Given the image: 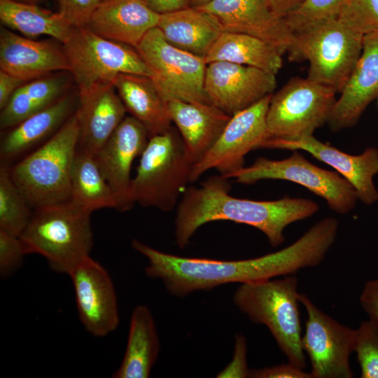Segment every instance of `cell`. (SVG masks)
<instances>
[{"label": "cell", "mask_w": 378, "mask_h": 378, "mask_svg": "<svg viewBox=\"0 0 378 378\" xmlns=\"http://www.w3.org/2000/svg\"><path fill=\"white\" fill-rule=\"evenodd\" d=\"M227 178L209 177L199 187L186 189L176 206L174 237L185 248L197 230L216 220H230L261 231L270 245L277 247L285 240L284 232L290 224L309 218L319 209L310 199L285 197L272 201L241 199L230 195Z\"/></svg>", "instance_id": "obj_1"}, {"label": "cell", "mask_w": 378, "mask_h": 378, "mask_svg": "<svg viewBox=\"0 0 378 378\" xmlns=\"http://www.w3.org/2000/svg\"><path fill=\"white\" fill-rule=\"evenodd\" d=\"M132 246L147 259L146 275L160 280L167 292L176 298L230 283L246 284L293 275L302 266L300 252L293 244L260 257L239 260L181 257L136 239L132 241Z\"/></svg>", "instance_id": "obj_2"}, {"label": "cell", "mask_w": 378, "mask_h": 378, "mask_svg": "<svg viewBox=\"0 0 378 378\" xmlns=\"http://www.w3.org/2000/svg\"><path fill=\"white\" fill-rule=\"evenodd\" d=\"M79 134L76 111L50 139L9 166L12 179L34 210L71 200Z\"/></svg>", "instance_id": "obj_3"}, {"label": "cell", "mask_w": 378, "mask_h": 378, "mask_svg": "<svg viewBox=\"0 0 378 378\" xmlns=\"http://www.w3.org/2000/svg\"><path fill=\"white\" fill-rule=\"evenodd\" d=\"M91 213L71 200L34 209L20 236L27 254H39L53 270L68 274L90 257Z\"/></svg>", "instance_id": "obj_4"}, {"label": "cell", "mask_w": 378, "mask_h": 378, "mask_svg": "<svg viewBox=\"0 0 378 378\" xmlns=\"http://www.w3.org/2000/svg\"><path fill=\"white\" fill-rule=\"evenodd\" d=\"M298 286L294 275L241 284L233 295V302L251 321L269 329L288 363L304 370L306 358Z\"/></svg>", "instance_id": "obj_5"}, {"label": "cell", "mask_w": 378, "mask_h": 378, "mask_svg": "<svg viewBox=\"0 0 378 378\" xmlns=\"http://www.w3.org/2000/svg\"><path fill=\"white\" fill-rule=\"evenodd\" d=\"M193 165L180 134L172 128L150 137L132 180L133 202L165 212L172 211L190 183Z\"/></svg>", "instance_id": "obj_6"}, {"label": "cell", "mask_w": 378, "mask_h": 378, "mask_svg": "<svg viewBox=\"0 0 378 378\" xmlns=\"http://www.w3.org/2000/svg\"><path fill=\"white\" fill-rule=\"evenodd\" d=\"M363 36L337 19L295 34L291 59H307L309 80L340 92L362 52Z\"/></svg>", "instance_id": "obj_7"}, {"label": "cell", "mask_w": 378, "mask_h": 378, "mask_svg": "<svg viewBox=\"0 0 378 378\" xmlns=\"http://www.w3.org/2000/svg\"><path fill=\"white\" fill-rule=\"evenodd\" d=\"M135 48L165 102L210 103L204 88L206 63L203 57L170 44L158 27L150 29Z\"/></svg>", "instance_id": "obj_8"}, {"label": "cell", "mask_w": 378, "mask_h": 378, "mask_svg": "<svg viewBox=\"0 0 378 378\" xmlns=\"http://www.w3.org/2000/svg\"><path fill=\"white\" fill-rule=\"evenodd\" d=\"M62 47L78 89L112 83L120 74L149 76L136 48L103 38L87 27L74 28Z\"/></svg>", "instance_id": "obj_9"}, {"label": "cell", "mask_w": 378, "mask_h": 378, "mask_svg": "<svg viewBox=\"0 0 378 378\" xmlns=\"http://www.w3.org/2000/svg\"><path fill=\"white\" fill-rule=\"evenodd\" d=\"M336 92L308 78H292L272 96L266 116L267 139L313 135L328 122Z\"/></svg>", "instance_id": "obj_10"}, {"label": "cell", "mask_w": 378, "mask_h": 378, "mask_svg": "<svg viewBox=\"0 0 378 378\" xmlns=\"http://www.w3.org/2000/svg\"><path fill=\"white\" fill-rule=\"evenodd\" d=\"M230 178L246 185L264 179L298 183L323 198L328 207L339 214L351 211L358 200L353 186L338 172L317 167L297 150L288 158L281 160L258 158L251 165L244 167Z\"/></svg>", "instance_id": "obj_11"}, {"label": "cell", "mask_w": 378, "mask_h": 378, "mask_svg": "<svg viewBox=\"0 0 378 378\" xmlns=\"http://www.w3.org/2000/svg\"><path fill=\"white\" fill-rule=\"evenodd\" d=\"M272 94L234 114L209 150L192 169L190 182L209 169L230 178L244 167V157L267 138L266 116Z\"/></svg>", "instance_id": "obj_12"}, {"label": "cell", "mask_w": 378, "mask_h": 378, "mask_svg": "<svg viewBox=\"0 0 378 378\" xmlns=\"http://www.w3.org/2000/svg\"><path fill=\"white\" fill-rule=\"evenodd\" d=\"M299 300L307 315L302 343L313 378L353 377L349 356L354 352L355 330L322 312L305 294L300 293Z\"/></svg>", "instance_id": "obj_13"}, {"label": "cell", "mask_w": 378, "mask_h": 378, "mask_svg": "<svg viewBox=\"0 0 378 378\" xmlns=\"http://www.w3.org/2000/svg\"><path fill=\"white\" fill-rule=\"evenodd\" d=\"M276 85V74L256 67L224 61L206 64V97L231 116L272 94Z\"/></svg>", "instance_id": "obj_14"}, {"label": "cell", "mask_w": 378, "mask_h": 378, "mask_svg": "<svg viewBox=\"0 0 378 378\" xmlns=\"http://www.w3.org/2000/svg\"><path fill=\"white\" fill-rule=\"evenodd\" d=\"M258 148L307 151L346 179L363 204L370 206L378 201V190L373 182V177L378 174V150L375 148L368 147L360 155H350L309 135L268 138L260 144Z\"/></svg>", "instance_id": "obj_15"}, {"label": "cell", "mask_w": 378, "mask_h": 378, "mask_svg": "<svg viewBox=\"0 0 378 378\" xmlns=\"http://www.w3.org/2000/svg\"><path fill=\"white\" fill-rule=\"evenodd\" d=\"M199 9L211 14L223 31L260 38L274 46L282 55L293 50L295 34L267 0H211Z\"/></svg>", "instance_id": "obj_16"}, {"label": "cell", "mask_w": 378, "mask_h": 378, "mask_svg": "<svg viewBox=\"0 0 378 378\" xmlns=\"http://www.w3.org/2000/svg\"><path fill=\"white\" fill-rule=\"evenodd\" d=\"M68 275L86 330L95 337H104L114 331L119 323L118 302L112 280L104 267L90 256Z\"/></svg>", "instance_id": "obj_17"}, {"label": "cell", "mask_w": 378, "mask_h": 378, "mask_svg": "<svg viewBox=\"0 0 378 378\" xmlns=\"http://www.w3.org/2000/svg\"><path fill=\"white\" fill-rule=\"evenodd\" d=\"M149 138L139 121L132 115L125 116L94 154L113 192L119 211H127L134 204L131 196V169L134 159L144 152Z\"/></svg>", "instance_id": "obj_18"}, {"label": "cell", "mask_w": 378, "mask_h": 378, "mask_svg": "<svg viewBox=\"0 0 378 378\" xmlns=\"http://www.w3.org/2000/svg\"><path fill=\"white\" fill-rule=\"evenodd\" d=\"M378 97V32L363 36L360 56L336 100L329 119L333 132L351 127Z\"/></svg>", "instance_id": "obj_19"}, {"label": "cell", "mask_w": 378, "mask_h": 378, "mask_svg": "<svg viewBox=\"0 0 378 378\" xmlns=\"http://www.w3.org/2000/svg\"><path fill=\"white\" fill-rule=\"evenodd\" d=\"M0 67L25 83L54 71L69 70L62 46L20 36L3 25L0 28Z\"/></svg>", "instance_id": "obj_20"}, {"label": "cell", "mask_w": 378, "mask_h": 378, "mask_svg": "<svg viewBox=\"0 0 378 378\" xmlns=\"http://www.w3.org/2000/svg\"><path fill=\"white\" fill-rule=\"evenodd\" d=\"M76 112L80 122L78 148L94 155L127 111L113 85L102 83L78 89Z\"/></svg>", "instance_id": "obj_21"}, {"label": "cell", "mask_w": 378, "mask_h": 378, "mask_svg": "<svg viewBox=\"0 0 378 378\" xmlns=\"http://www.w3.org/2000/svg\"><path fill=\"white\" fill-rule=\"evenodd\" d=\"M78 97L66 92L55 102L9 129L0 142L1 163L10 166L56 133L75 113Z\"/></svg>", "instance_id": "obj_22"}, {"label": "cell", "mask_w": 378, "mask_h": 378, "mask_svg": "<svg viewBox=\"0 0 378 378\" xmlns=\"http://www.w3.org/2000/svg\"><path fill=\"white\" fill-rule=\"evenodd\" d=\"M160 15L143 0H102L85 27L135 48L150 29L157 27Z\"/></svg>", "instance_id": "obj_23"}, {"label": "cell", "mask_w": 378, "mask_h": 378, "mask_svg": "<svg viewBox=\"0 0 378 378\" xmlns=\"http://www.w3.org/2000/svg\"><path fill=\"white\" fill-rule=\"evenodd\" d=\"M166 106L194 164L214 146L231 118L210 103L172 99Z\"/></svg>", "instance_id": "obj_24"}, {"label": "cell", "mask_w": 378, "mask_h": 378, "mask_svg": "<svg viewBox=\"0 0 378 378\" xmlns=\"http://www.w3.org/2000/svg\"><path fill=\"white\" fill-rule=\"evenodd\" d=\"M157 27L170 44L204 58L223 32L211 14L190 7L160 14Z\"/></svg>", "instance_id": "obj_25"}, {"label": "cell", "mask_w": 378, "mask_h": 378, "mask_svg": "<svg viewBox=\"0 0 378 378\" xmlns=\"http://www.w3.org/2000/svg\"><path fill=\"white\" fill-rule=\"evenodd\" d=\"M112 84L127 112L145 127L149 137L172 128L166 102L148 76L120 74Z\"/></svg>", "instance_id": "obj_26"}, {"label": "cell", "mask_w": 378, "mask_h": 378, "mask_svg": "<svg viewBox=\"0 0 378 378\" xmlns=\"http://www.w3.org/2000/svg\"><path fill=\"white\" fill-rule=\"evenodd\" d=\"M160 349L156 326L150 309L137 305L133 310L125 351L115 378H147Z\"/></svg>", "instance_id": "obj_27"}, {"label": "cell", "mask_w": 378, "mask_h": 378, "mask_svg": "<svg viewBox=\"0 0 378 378\" xmlns=\"http://www.w3.org/2000/svg\"><path fill=\"white\" fill-rule=\"evenodd\" d=\"M206 64L224 61L256 67L274 74L281 69L282 54L272 44L254 36L223 31L204 57Z\"/></svg>", "instance_id": "obj_28"}, {"label": "cell", "mask_w": 378, "mask_h": 378, "mask_svg": "<svg viewBox=\"0 0 378 378\" xmlns=\"http://www.w3.org/2000/svg\"><path fill=\"white\" fill-rule=\"evenodd\" d=\"M69 85V77L62 73L24 83L1 110V129L8 130L48 106L67 92Z\"/></svg>", "instance_id": "obj_29"}, {"label": "cell", "mask_w": 378, "mask_h": 378, "mask_svg": "<svg viewBox=\"0 0 378 378\" xmlns=\"http://www.w3.org/2000/svg\"><path fill=\"white\" fill-rule=\"evenodd\" d=\"M0 20L3 26L34 39L48 35L61 43L71 34L72 27L59 13L15 0H0Z\"/></svg>", "instance_id": "obj_30"}, {"label": "cell", "mask_w": 378, "mask_h": 378, "mask_svg": "<svg viewBox=\"0 0 378 378\" xmlns=\"http://www.w3.org/2000/svg\"><path fill=\"white\" fill-rule=\"evenodd\" d=\"M71 190L70 200L90 212L104 208L116 209L115 195L94 155L79 148L73 162Z\"/></svg>", "instance_id": "obj_31"}, {"label": "cell", "mask_w": 378, "mask_h": 378, "mask_svg": "<svg viewBox=\"0 0 378 378\" xmlns=\"http://www.w3.org/2000/svg\"><path fill=\"white\" fill-rule=\"evenodd\" d=\"M34 209L11 178L9 166L0 165V230L20 236L28 225Z\"/></svg>", "instance_id": "obj_32"}, {"label": "cell", "mask_w": 378, "mask_h": 378, "mask_svg": "<svg viewBox=\"0 0 378 378\" xmlns=\"http://www.w3.org/2000/svg\"><path fill=\"white\" fill-rule=\"evenodd\" d=\"M349 0H304L284 19L290 30L300 32L319 23L337 18Z\"/></svg>", "instance_id": "obj_33"}, {"label": "cell", "mask_w": 378, "mask_h": 378, "mask_svg": "<svg viewBox=\"0 0 378 378\" xmlns=\"http://www.w3.org/2000/svg\"><path fill=\"white\" fill-rule=\"evenodd\" d=\"M354 352L360 368L361 378H378V328L370 320L355 330Z\"/></svg>", "instance_id": "obj_34"}, {"label": "cell", "mask_w": 378, "mask_h": 378, "mask_svg": "<svg viewBox=\"0 0 378 378\" xmlns=\"http://www.w3.org/2000/svg\"><path fill=\"white\" fill-rule=\"evenodd\" d=\"M337 20L363 36L378 32V0H349Z\"/></svg>", "instance_id": "obj_35"}, {"label": "cell", "mask_w": 378, "mask_h": 378, "mask_svg": "<svg viewBox=\"0 0 378 378\" xmlns=\"http://www.w3.org/2000/svg\"><path fill=\"white\" fill-rule=\"evenodd\" d=\"M27 254L19 236L0 230V275L8 277L21 265Z\"/></svg>", "instance_id": "obj_36"}, {"label": "cell", "mask_w": 378, "mask_h": 378, "mask_svg": "<svg viewBox=\"0 0 378 378\" xmlns=\"http://www.w3.org/2000/svg\"><path fill=\"white\" fill-rule=\"evenodd\" d=\"M102 0H57L59 13L74 28L85 27Z\"/></svg>", "instance_id": "obj_37"}, {"label": "cell", "mask_w": 378, "mask_h": 378, "mask_svg": "<svg viewBox=\"0 0 378 378\" xmlns=\"http://www.w3.org/2000/svg\"><path fill=\"white\" fill-rule=\"evenodd\" d=\"M250 370L246 363V342L242 335H237L234 352L228 366L218 374V377H249Z\"/></svg>", "instance_id": "obj_38"}, {"label": "cell", "mask_w": 378, "mask_h": 378, "mask_svg": "<svg viewBox=\"0 0 378 378\" xmlns=\"http://www.w3.org/2000/svg\"><path fill=\"white\" fill-rule=\"evenodd\" d=\"M249 377L253 378H313L311 372H306L288 362L250 371Z\"/></svg>", "instance_id": "obj_39"}, {"label": "cell", "mask_w": 378, "mask_h": 378, "mask_svg": "<svg viewBox=\"0 0 378 378\" xmlns=\"http://www.w3.org/2000/svg\"><path fill=\"white\" fill-rule=\"evenodd\" d=\"M359 301L368 320L378 328V278L365 283Z\"/></svg>", "instance_id": "obj_40"}, {"label": "cell", "mask_w": 378, "mask_h": 378, "mask_svg": "<svg viewBox=\"0 0 378 378\" xmlns=\"http://www.w3.org/2000/svg\"><path fill=\"white\" fill-rule=\"evenodd\" d=\"M25 82L0 70V108H4L15 92Z\"/></svg>", "instance_id": "obj_41"}, {"label": "cell", "mask_w": 378, "mask_h": 378, "mask_svg": "<svg viewBox=\"0 0 378 378\" xmlns=\"http://www.w3.org/2000/svg\"><path fill=\"white\" fill-rule=\"evenodd\" d=\"M153 11L159 14L174 12L188 7V0H143Z\"/></svg>", "instance_id": "obj_42"}, {"label": "cell", "mask_w": 378, "mask_h": 378, "mask_svg": "<svg viewBox=\"0 0 378 378\" xmlns=\"http://www.w3.org/2000/svg\"><path fill=\"white\" fill-rule=\"evenodd\" d=\"M274 11L285 18L295 10L304 0H267Z\"/></svg>", "instance_id": "obj_43"}, {"label": "cell", "mask_w": 378, "mask_h": 378, "mask_svg": "<svg viewBox=\"0 0 378 378\" xmlns=\"http://www.w3.org/2000/svg\"><path fill=\"white\" fill-rule=\"evenodd\" d=\"M188 7L199 8L206 5L211 0H188Z\"/></svg>", "instance_id": "obj_44"}, {"label": "cell", "mask_w": 378, "mask_h": 378, "mask_svg": "<svg viewBox=\"0 0 378 378\" xmlns=\"http://www.w3.org/2000/svg\"><path fill=\"white\" fill-rule=\"evenodd\" d=\"M20 2L28 3V4H36L38 0H15Z\"/></svg>", "instance_id": "obj_45"}]
</instances>
